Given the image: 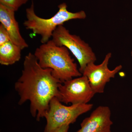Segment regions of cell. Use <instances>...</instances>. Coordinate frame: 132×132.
<instances>
[{"mask_svg":"<svg viewBox=\"0 0 132 132\" xmlns=\"http://www.w3.org/2000/svg\"><path fill=\"white\" fill-rule=\"evenodd\" d=\"M61 83L53 76L51 69L43 68L34 54L29 53L24 58L21 75L15 83L20 97L18 104L29 101L31 115L39 121L44 118L51 100L59 98Z\"/></svg>","mask_w":132,"mask_h":132,"instance_id":"1","label":"cell"},{"mask_svg":"<svg viewBox=\"0 0 132 132\" xmlns=\"http://www.w3.org/2000/svg\"><path fill=\"white\" fill-rule=\"evenodd\" d=\"M34 54L40 65L51 69L53 76L62 83L82 75L69 50L57 46L52 39L37 48Z\"/></svg>","mask_w":132,"mask_h":132,"instance_id":"2","label":"cell"},{"mask_svg":"<svg viewBox=\"0 0 132 132\" xmlns=\"http://www.w3.org/2000/svg\"><path fill=\"white\" fill-rule=\"evenodd\" d=\"M58 12L51 18L44 19L35 13L34 5L32 2L30 7L26 10L27 20L23 24L26 29L31 30L34 34L41 36L40 42L46 43L52 38L57 27L64 25L66 22L74 19H84L86 17L85 11L72 13L67 10V5L63 3L58 6Z\"/></svg>","mask_w":132,"mask_h":132,"instance_id":"3","label":"cell"},{"mask_svg":"<svg viewBox=\"0 0 132 132\" xmlns=\"http://www.w3.org/2000/svg\"><path fill=\"white\" fill-rule=\"evenodd\" d=\"M93 106V104L88 103L67 106L62 104L57 97H54L44 116L46 124L44 132H56L64 125L73 124L79 116L90 111Z\"/></svg>","mask_w":132,"mask_h":132,"instance_id":"4","label":"cell"},{"mask_svg":"<svg viewBox=\"0 0 132 132\" xmlns=\"http://www.w3.org/2000/svg\"><path fill=\"white\" fill-rule=\"evenodd\" d=\"M52 40L56 45L65 46L73 54L79 64L80 72L82 73L88 64L95 62L96 55L88 43L76 35L71 34L64 25L57 27Z\"/></svg>","mask_w":132,"mask_h":132,"instance_id":"5","label":"cell"},{"mask_svg":"<svg viewBox=\"0 0 132 132\" xmlns=\"http://www.w3.org/2000/svg\"><path fill=\"white\" fill-rule=\"evenodd\" d=\"M59 100L72 105L88 104L95 94L85 76L65 81L59 87Z\"/></svg>","mask_w":132,"mask_h":132,"instance_id":"6","label":"cell"},{"mask_svg":"<svg viewBox=\"0 0 132 132\" xmlns=\"http://www.w3.org/2000/svg\"><path fill=\"white\" fill-rule=\"evenodd\" d=\"M112 53H109L106 55L101 64L95 65L94 62L88 64L82 75L88 79L90 86L95 94L103 93L105 87L111 78H114L116 75L122 68L121 65L116 67L111 70L108 68L109 60Z\"/></svg>","mask_w":132,"mask_h":132,"instance_id":"7","label":"cell"},{"mask_svg":"<svg viewBox=\"0 0 132 132\" xmlns=\"http://www.w3.org/2000/svg\"><path fill=\"white\" fill-rule=\"evenodd\" d=\"M109 107L100 106L93 111L89 117L84 119L81 128L76 132H112L113 123Z\"/></svg>","mask_w":132,"mask_h":132,"instance_id":"8","label":"cell"},{"mask_svg":"<svg viewBox=\"0 0 132 132\" xmlns=\"http://www.w3.org/2000/svg\"><path fill=\"white\" fill-rule=\"evenodd\" d=\"M15 11L0 4V22L7 30L10 40L22 50L29 47L21 36L19 24L15 17Z\"/></svg>","mask_w":132,"mask_h":132,"instance_id":"9","label":"cell"},{"mask_svg":"<svg viewBox=\"0 0 132 132\" xmlns=\"http://www.w3.org/2000/svg\"><path fill=\"white\" fill-rule=\"evenodd\" d=\"M21 50L11 41L0 46V64L8 66L19 61L21 58Z\"/></svg>","mask_w":132,"mask_h":132,"instance_id":"10","label":"cell"},{"mask_svg":"<svg viewBox=\"0 0 132 132\" xmlns=\"http://www.w3.org/2000/svg\"><path fill=\"white\" fill-rule=\"evenodd\" d=\"M28 0H0V4L16 12Z\"/></svg>","mask_w":132,"mask_h":132,"instance_id":"11","label":"cell"},{"mask_svg":"<svg viewBox=\"0 0 132 132\" xmlns=\"http://www.w3.org/2000/svg\"><path fill=\"white\" fill-rule=\"evenodd\" d=\"M10 39L8 33L3 25L0 24V46L10 41Z\"/></svg>","mask_w":132,"mask_h":132,"instance_id":"12","label":"cell"},{"mask_svg":"<svg viewBox=\"0 0 132 132\" xmlns=\"http://www.w3.org/2000/svg\"><path fill=\"white\" fill-rule=\"evenodd\" d=\"M69 125H65L59 128L56 132H68L69 129Z\"/></svg>","mask_w":132,"mask_h":132,"instance_id":"13","label":"cell"},{"mask_svg":"<svg viewBox=\"0 0 132 132\" xmlns=\"http://www.w3.org/2000/svg\"><path fill=\"white\" fill-rule=\"evenodd\" d=\"M131 56H132V49L131 52Z\"/></svg>","mask_w":132,"mask_h":132,"instance_id":"14","label":"cell"}]
</instances>
